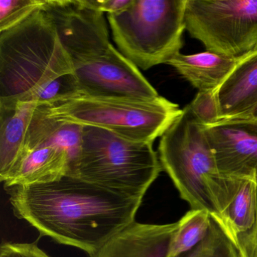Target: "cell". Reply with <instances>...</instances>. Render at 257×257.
<instances>
[{
  "label": "cell",
  "instance_id": "22",
  "mask_svg": "<svg viewBox=\"0 0 257 257\" xmlns=\"http://www.w3.org/2000/svg\"><path fill=\"white\" fill-rule=\"evenodd\" d=\"M0 257L51 256L34 243L7 242L1 246Z\"/></svg>",
  "mask_w": 257,
  "mask_h": 257
},
{
  "label": "cell",
  "instance_id": "25",
  "mask_svg": "<svg viewBox=\"0 0 257 257\" xmlns=\"http://www.w3.org/2000/svg\"><path fill=\"white\" fill-rule=\"evenodd\" d=\"M245 115H249V116L253 117V118H256L257 119V106H255L254 109H252L249 113H247ZM242 116H243V115H242Z\"/></svg>",
  "mask_w": 257,
  "mask_h": 257
},
{
  "label": "cell",
  "instance_id": "26",
  "mask_svg": "<svg viewBox=\"0 0 257 257\" xmlns=\"http://www.w3.org/2000/svg\"><path fill=\"white\" fill-rule=\"evenodd\" d=\"M255 181H256V183H257V174H256V176H255Z\"/></svg>",
  "mask_w": 257,
  "mask_h": 257
},
{
  "label": "cell",
  "instance_id": "18",
  "mask_svg": "<svg viewBox=\"0 0 257 257\" xmlns=\"http://www.w3.org/2000/svg\"><path fill=\"white\" fill-rule=\"evenodd\" d=\"M211 216L205 210L192 209L178 221L169 257H180L196 246L208 233Z\"/></svg>",
  "mask_w": 257,
  "mask_h": 257
},
{
  "label": "cell",
  "instance_id": "1",
  "mask_svg": "<svg viewBox=\"0 0 257 257\" xmlns=\"http://www.w3.org/2000/svg\"><path fill=\"white\" fill-rule=\"evenodd\" d=\"M7 190L17 217L90 256L135 222L143 201L70 175Z\"/></svg>",
  "mask_w": 257,
  "mask_h": 257
},
{
  "label": "cell",
  "instance_id": "4",
  "mask_svg": "<svg viewBox=\"0 0 257 257\" xmlns=\"http://www.w3.org/2000/svg\"><path fill=\"white\" fill-rule=\"evenodd\" d=\"M153 144L83 125L80 153L67 175L143 199L163 170Z\"/></svg>",
  "mask_w": 257,
  "mask_h": 257
},
{
  "label": "cell",
  "instance_id": "14",
  "mask_svg": "<svg viewBox=\"0 0 257 257\" xmlns=\"http://www.w3.org/2000/svg\"><path fill=\"white\" fill-rule=\"evenodd\" d=\"M68 153L58 147L37 148L27 153L4 182L6 189L46 184L56 181L70 171Z\"/></svg>",
  "mask_w": 257,
  "mask_h": 257
},
{
  "label": "cell",
  "instance_id": "13",
  "mask_svg": "<svg viewBox=\"0 0 257 257\" xmlns=\"http://www.w3.org/2000/svg\"><path fill=\"white\" fill-rule=\"evenodd\" d=\"M82 132V124L55 118L49 113L46 105L37 104L28 124L21 160L27 153L35 149L58 147L68 153L70 169L80 153Z\"/></svg>",
  "mask_w": 257,
  "mask_h": 257
},
{
  "label": "cell",
  "instance_id": "15",
  "mask_svg": "<svg viewBox=\"0 0 257 257\" xmlns=\"http://www.w3.org/2000/svg\"><path fill=\"white\" fill-rule=\"evenodd\" d=\"M239 60L214 52L179 53L166 64L174 67L198 92H215L237 65Z\"/></svg>",
  "mask_w": 257,
  "mask_h": 257
},
{
  "label": "cell",
  "instance_id": "20",
  "mask_svg": "<svg viewBox=\"0 0 257 257\" xmlns=\"http://www.w3.org/2000/svg\"><path fill=\"white\" fill-rule=\"evenodd\" d=\"M79 94L74 73L64 75L30 94L22 102H34L37 104H49L61 99Z\"/></svg>",
  "mask_w": 257,
  "mask_h": 257
},
{
  "label": "cell",
  "instance_id": "11",
  "mask_svg": "<svg viewBox=\"0 0 257 257\" xmlns=\"http://www.w3.org/2000/svg\"><path fill=\"white\" fill-rule=\"evenodd\" d=\"M178 222L144 224L135 222L90 257H169Z\"/></svg>",
  "mask_w": 257,
  "mask_h": 257
},
{
  "label": "cell",
  "instance_id": "19",
  "mask_svg": "<svg viewBox=\"0 0 257 257\" xmlns=\"http://www.w3.org/2000/svg\"><path fill=\"white\" fill-rule=\"evenodd\" d=\"M180 257H240L228 234L216 219L211 218L210 229L206 237Z\"/></svg>",
  "mask_w": 257,
  "mask_h": 257
},
{
  "label": "cell",
  "instance_id": "6",
  "mask_svg": "<svg viewBox=\"0 0 257 257\" xmlns=\"http://www.w3.org/2000/svg\"><path fill=\"white\" fill-rule=\"evenodd\" d=\"M58 119L109 131L136 142L153 144L180 116L177 103L159 96L152 100L71 96L45 104Z\"/></svg>",
  "mask_w": 257,
  "mask_h": 257
},
{
  "label": "cell",
  "instance_id": "7",
  "mask_svg": "<svg viewBox=\"0 0 257 257\" xmlns=\"http://www.w3.org/2000/svg\"><path fill=\"white\" fill-rule=\"evenodd\" d=\"M186 25L206 51L237 60L257 51V0H187Z\"/></svg>",
  "mask_w": 257,
  "mask_h": 257
},
{
  "label": "cell",
  "instance_id": "3",
  "mask_svg": "<svg viewBox=\"0 0 257 257\" xmlns=\"http://www.w3.org/2000/svg\"><path fill=\"white\" fill-rule=\"evenodd\" d=\"M74 70L43 6L16 26L0 31V108L15 106Z\"/></svg>",
  "mask_w": 257,
  "mask_h": 257
},
{
  "label": "cell",
  "instance_id": "8",
  "mask_svg": "<svg viewBox=\"0 0 257 257\" xmlns=\"http://www.w3.org/2000/svg\"><path fill=\"white\" fill-rule=\"evenodd\" d=\"M43 9L74 69L101 56L112 46L104 13L88 0H43Z\"/></svg>",
  "mask_w": 257,
  "mask_h": 257
},
{
  "label": "cell",
  "instance_id": "2",
  "mask_svg": "<svg viewBox=\"0 0 257 257\" xmlns=\"http://www.w3.org/2000/svg\"><path fill=\"white\" fill-rule=\"evenodd\" d=\"M159 157L180 197L192 209L207 210L220 222L241 178L220 174L205 125L189 105L161 137Z\"/></svg>",
  "mask_w": 257,
  "mask_h": 257
},
{
  "label": "cell",
  "instance_id": "23",
  "mask_svg": "<svg viewBox=\"0 0 257 257\" xmlns=\"http://www.w3.org/2000/svg\"><path fill=\"white\" fill-rule=\"evenodd\" d=\"M240 257H257V220L253 228L232 240Z\"/></svg>",
  "mask_w": 257,
  "mask_h": 257
},
{
  "label": "cell",
  "instance_id": "12",
  "mask_svg": "<svg viewBox=\"0 0 257 257\" xmlns=\"http://www.w3.org/2000/svg\"><path fill=\"white\" fill-rule=\"evenodd\" d=\"M213 98L217 121L246 115L257 106V51L239 60Z\"/></svg>",
  "mask_w": 257,
  "mask_h": 257
},
{
  "label": "cell",
  "instance_id": "10",
  "mask_svg": "<svg viewBox=\"0 0 257 257\" xmlns=\"http://www.w3.org/2000/svg\"><path fill=\"white\" fill-rule=\"evenodd\" d=\"M206 133L222 175L253 178L257 174V119L249 115L205 125Z\"/></svg>",
  "mask_w": 257,
  "mask_h": 257
},
{
  "label": "cell",
  "instance_id": "5",
  "mask_svg": "<svg viewBox=\"0 0 257 257\" xmlns=\"http://www.w3.org/2000/svg\"><path fill=\"white\" fill-rule=\"evenodd\" d=\"M186 2L133 0L125 10L107 15L120 53L139 70L166 64L183 46Z\"/></svg>",
  "mask_w": 257,
  "mask_h": 257
},
{
  "label": "cell",
  "instance_id": "17",
  "mask_svg": "<svg viewBox=\"0 0 257 257\" xmlns=\"http://www.w3.org/2000/svg\"><path fill=\"white\" fill-rule=\"evenodd\" d=\"M256 220V181L253 178H241L238 190L222 213L219 225L233 240L250 231Z\"/></svg>",
  "mask_w": 257,
  "mask_h": 257
},
{
  "label": "cell",
  "instance_id": "21",
  "mask_svg": "<svg viewBox=\"0 0 257 257\" xmlns=\"http://www.w3.org/2000/svg\"><path fill=\"white\" fill-rule=\"evenodd\" d=\"M43 4V0H0V31L16 26Z\"/></svg>",
  "mask_w": 257,
  "mask_h": 257
},
{
  "label": "cell",
  "instance_id": "9",
  "mask_svg": "<svg viewBox=\"0 0 257 257\" xmlns=\"http://www.w3.org/2000/svg\"><path fill=\"white\" fill-rule=\"evenodd\" d=\"M80 95L94 98L152 100L159 94L139 69L111 46L101 56L76 67Z\"/></svg>",
  "mask_w": 257,
  "mask_h": 257
},
{
  "label": "cell",
  "instance_id": "16",
  "mask_svg": "<svg viewBox=\"0 0 257 257\" xmlns=\"http://www.w3.org/2000/svg\"><path fill=\"white\" fill-rule=\"evenodd\" d=\"M34 102L0 108V180L4 183L22 159Z\"/></svg>",
  "mask_w": 257,
  "mask_h": 257
},
{
  "label": "cell",
  "instance_id": "24",
  "mask_svg": "<svg viewBox=\"0 0 257 257\" xmlns=\"http://www.w3.org/2000/svg\"><path fill=\"white\" fill-rule=\"evenodd\" d=\"M88 4L101 13L115 14L125 10L133 0H88Z\"/></svg>",
  "mask_w": 257,
  "mask_h": 257
}]
</instances>
